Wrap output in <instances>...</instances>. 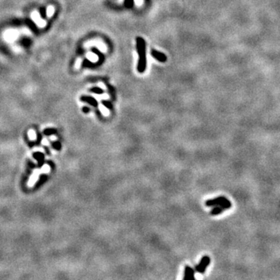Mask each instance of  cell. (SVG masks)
Instances as JSON below:
<instances>
[{"instance_id":"cell-9","label":"cell","mask_w":280,"mask_h":280,"mask_svg":"<svg viewBox=\"0 0 280 280\" xmlns=\"http://www.w3.org/2000/svg\"><path fill=\"white\" fill-rule=\"evenodd\" d=\"M86 57H87V59L90 61H91V62H97L98 61V55H95V54H93V53H88L87 55H86Z\"/></svg>"},{"instance_id":"cell-1","label":"cell","mask_w":280,"mask_h":280,"mask_svg":"<svg viewBox=\"0 0 280 280\" xmlns=\"http://www.w3.org/2000/svg\"><path fill=\"white\" fill-rule=\"evenodd\" d=\"M137 47L139 49V53L140 55L139 64V71L143 72L146 68V56H145V42L142 38H137Z\"/></svg>"},{"instance_id":"cell-5","label":"cell","mask_w":280,"mask_h":280,"mask_svg":"<svg viewBox=\"0 0 280 280\" xmlns=\"http://www.w3.org/2000/svg\"><path fill=\"white\" fill-rule=\"evenodd\" d=\"M31 18L33 20V21L37 24V26L40 27V28H43V27H45L46 26V22L40 18V15L37 11H33L31 13Z\"/></svg>"},{"instance_id":"cell-15","label":"cell","mask_w":280,"mask_h":280,"mask_svg":"<svg viewBox=\"0 0 280 280\" xmlns=\"http://www.w3.org/2000/svg\"><path fill=\"white\" fill-rule=\"evenodd\" d=\"M42 144H43V145H45V146H48V140L46 139H44L42 140Z\"/></svg>"},{"instance_id":"cell-7","label":"cell","mask_w":280,"mask_h":280,"mask_svg":"<svg viewBox=\"0 0 280 280\" xmlns=\"http://www.w3.org/2000/svg\"><path fill=\"white\" fill-rule=\"evenodd\" d=\"M40 173V171H38V170H35V171H33V173L32 174L31 178H30V180H29V182H28L29 187H32V186L35 184L36 181L38 180V177H39Z\"/></svg>"},{"instance_id":"cell-3","label":"cell","mask_w":280,"mask_h":280,"mask_svg":"<svg viewBox=\"0 0 280 280\" xmlns=\"http://www.w3.org/2000/svg\"><path fill=\"white\" fill-rule=\"evenodd\" d=\"M231 206H232V203L228 200L227 202H224L223 204L219 205H216V206H213V209L210 211V214L212 216H218V215L222 213L223 211L231 208Z\"/></svg>"},{"instance_id":"cell-8","label":"cell","mask_w":280,"mask_h":280,"mask_svg":"<svg viewBox=\"0 0 280 280\" xmlns=\"http://www.w3.org/2000/svg\"><path fill=\"white\" fill-rule=\"evenodd\" d=\"M152 54H153V56L155 59H157V60H159V61H160V62H164V61H166V56H165L164 54H162V53L159 52H157V51H153Z\"/></svg>"},{"instance_id":"cell-2","label":"cell","mask_w":280,"mask_h":280,"mask_svg":"<svg viewBox=\"0 0 280 280\" xmlns=\"http://www.w3.org/2000/svg\"><path fill=\"white\" fill-rule=\"evenodd\" d=\"M210 262H211L210 258L208 255H205L202 257L199 263L195 266V271H196L197 272L200 273V274H203L206 270L207 267L209 265Z\"/></svg>"},{"instance_id":"cell-16","label":"cell","mask_w":280,"mask_h":280,"mask_svg":"<svg viewBox=\"0 0 280 280\" xmlns=\"http://www.w3.org/2000/svg\"><path fill=\"white\" fill-rule=\"evenodd\" d=\"M135 2L137 4H141L142 3V0H135Z\"/></svg>"},{"instance_id":"cell-13","label":"cell","mask_w":280,"mask_h":280,"mask_svg":"<svg viewBox=\"0 0 280 280\" xmlns=\"http://www.w3.org/2000/svg\"><path fill=\"white\" fill-rule=\"evenodd\" d=\"M81 62H82V60H81L80 59H78L76 60V64H75V68H76V69H78L79 68V66L81 65Z\"/></svg>"},{"instance_id":"cell-11","label":"cell","mask_w":280,"mask_h":280,"mask_svg":"<svg viewBox=\"0 0 280 280\" xmlns=\"http://www.w3.org/2000/svg\"><path fill=\"white\" fill-rule=\"evenodd\" d=\"M28 136L31 140H35L36 139V133L33 129H30L28 132Z\"/></svg>"},{"instance_id":"cell-4","label":"cell","mask_w":280,"mask_h":280,"mask_svg":"<svg viewBox=\"0 0 280 280\" xmlns=\"http://www.w3.org/2000/svg\"><path fill=\"white\" fill-rule=\"evenodd\" d=\"M227 198L225 197V196H219V197L214 198L212 199L207 200L206 202H205V205H206L207 207L216 206V205L223 204V203L227 202Z\"/></svg>"},{"instance_id":"cell-10","label":"cell","mask_w":280,"mask_h":280,"mask_svg":"<svg viewBox=\"0 0 280 280\" xmlns=\"http://www.w3.org/2000/svg\"><path fill=\"white\" fill-rule=\"evenodd\" d=\"M54 13H55L54 6H48V8H47V17L50 18L54 15Z\"/></svg>"},{"instance_id":"cell-17","label":"cell","mask_w":280,"mask_h":280,"mask_svg":"<svg viewBox=\"0 0 280 280\" xmlns=\"http://www.w3.org/2000/svg\"><path fill=\"white\" fill-rule=\"evenodd\" d=\"M51 139L55 140V139H56V137H55V135H52V136H51Z\"/></svg>"},{"instance_id":"cell-6","label":"cell","mask_w":280,"mask_h":280,"mask_svg":"<svg viewBox=\"0 0 280 280\" xmlns=\"http://www.w3.org/2000/svg\"><path fill=\"white\" fill-rule=\"evenodd\" d=\"M195 278V270L191 266L185 265L184 280H194Z\"/></svg>"},{"instance_id":"cell-12","label":"cell","mask_w":280,"mask_h":280,"mask_svg":"<svg viewBox=\"0 0 280 280\" xmlns=\"http://www.w3.org/2000/svg\"><path fill=\"white\" fill-rule=\"evenodd\" d=\"M50 171H51V168H50V166H48V164H45V165H44V166H42V168H41V172L42 173H48V172H50Z\"/></svg>"},{"instance_id":"cell-14","label":"cell","mask_w":280,"mask_h":280,"mask_svg":"<svg viewBox=\"0 0 280 280\" xmlns=\"http://www.w3.org/2000/svg\"><path fill=\"white\" fill-rule=\"evenodd\" d=\"M104 106L107 108H112V106H111V104H110V103H108V102H105L104 103Z\"/></svg>"}]
</instances>
